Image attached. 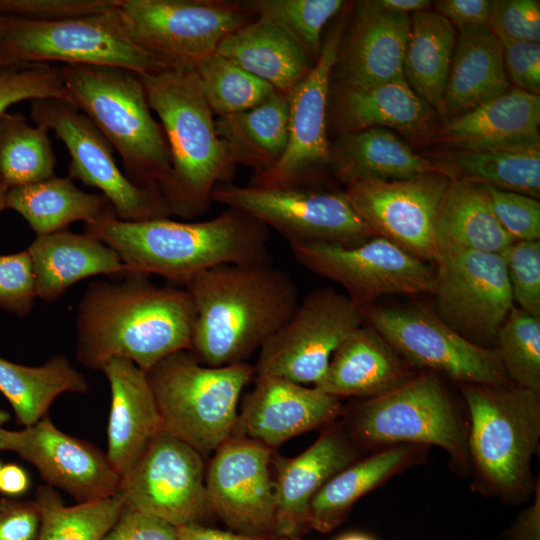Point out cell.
I'll return each mask as SVG.
<instances>
[{
    "label": "cell",
    "instance_id": "cell-8",
    "mask_svg": "<svg viewBox=\"0 0 540 540\" xmlns=\"http://www.w3.org/2000/svg\"><path fill=\"white\" fill-rule=\"evenodd\" d=\"M254 374L245 362L205 365L189 349L164 357L146 372L163 430L203 457L232 436L240 395Z\"/></svg>",
    "mask_w": 540,
    "mask_h": 540
},
{
    "label": "cell",
    "instance_id": "cell-6",
    "mask_svg": "<svg viewBox=\"0 0 540 540\" xmlns=\"http://www.w3.org/2000/svg\"><path fill=\"white\" fill-rule=\"evenodd\" d=\"M362 452L401 444L437 446L457 475L469 478L468 415L443 377L419 371L399 387L363 399L342 423Z\"/></svg>",
    "mask_w": 540,
    "mask_h": 540
},
{
    "label": "cell",
    "instance_id": "cell-43",
    "mask_svg": "<svg viewBox=\"0 0 540 540\" xmlns=\"http://www.w3.org/2000/svg\"><path fill=\"white\" fill-rule=\"evenodd\" d=\"M495 348L509 381L540 395V317L513 307L497 333Z\"/></svg>",
    "mask_w": 540,
    "mask_h": 540
},
{
    "label": "cell",
    "instance_id": "cell-60",
    "mask_svg": "<svg viewBox=\"0 0 540 540\" xmlns=\"http://www.w3.org/2000/svg\"><path fill=\"white\" fill-rule=\"evenodd\" d=\"M8 187L6 183L4 182L1 174H0V212L4 209H6V195L8 192Z\"/></svg>",
    "mask_w": 540,
    "mask_h": 540
},
{
    "label": "cell",
    "instance_id": "cell-7",
    "mask_svg": "<svg viewBox=\"0 0 540 540\" xmlns=\"http://www.w3.org/2000/svg\"><path fill=\"white\" fill-rule=\"evenodd\" d=\"M73 104L116 149L135 185L159 190L171 171L169 147L138 74L109 66L60 67Z\"/></svg>",
    "mask_w": 540,
    "mask_h": 540
},
{
    "label": "cell",
    "instance_id": "cell-12",
    "mask_svg": "<svg viewBox=\"0 0 540 540\" xmlns=\"http://www.w3.org/2000/svg\"><path fill=\"white\" fill-rule=\"evenodd\" d=\"M367 322L417 371L464 383L513 385L496 348L473 344L434 311L418 306L361 307Z\"/></svg>",
    "mask_w": 540,
    "mask_h": 540
},
{
    "label": "cell",
    "instance_id": "cell-2",
    "mask_svg": "<svg viewBox=\"0 0 540 540\" xmlns=\"http://www.w3.org/2000/svg\"><path fill=\"white\" fill-rule=\"evenodd\" d=\"M195 309L190 350L208 366L244 362L290 319L299 303L291 276L269 264H224L183 285Z\"/></svg>",
    "mask_w": 540,
    "mask_h": 540
},
{
    "label": "cell",
    "instance_id": "cell-37",
    "mask_svg": "<svg viewBox=\"0 0 540 540\" xmlns=\"http://www.w3.org/2000/svg\"><path fill=\"white\" fill-rule=\"evenodd\" d=\"M455 44V27L439 13L424 10L411 15L404 77L429 107L442 114Z\"/></svg>",
    "mask_w": 540,
    "mask_h": 540
},
{
    "label": "cell",
    "instance_id": "cell-38",
    "mask_svg": "<svg viewBox=\"0 0 540 540\" xmlns=\"http://www.w3.org/2000/svg\"><path fill=\"white\" fill-rule=\"evenodd\" d=\"M85 377L64 355H55L40 366H24L0 357V392L24 427L39 421L63 393L84 394Z\"/></svg>",
    "mask_w": 540,
    "mask_h": 540
},
{
    "label": "cell",
    "instance_id": "cell-24",
    "mask_svg": "<svg viewBox=\"0 0 540 540\" xmlns=\"http://www.w3.org/2000/svg\"><path fill=\"white\" fill-rule=\"evenodd\" d=\"M101 370L111 390L106 457L122 479L163 430L162 420L145 371L122 357Z\"/></svg>",
    "mask_w": 540,
    "mask_h": 540
},
{
    "label": "cell",
    "instance_id": "cell-58",
    "mask_svg": "<svg viewBox=\"0 0 540 540\" xmlns=\"http://www.w3.org/2000/svg\"><path fill=\"white\" fill-rule=\"evenodd\" d=\"M30 479L27 472L17 464H6L0 471V492L8 496H18L27 491Z\"/></svg>",
    "mask_w": 540,
    "mask_h": 540
},
{
    "label": "cell",
    "instance_id": "cell-17",
    "mask_svg": "<svg viewBox=\"0 0 540 540\" xmlns=\"http://www.w3.org/2000/svg\"><path fill=\"white\" fill-rule=\"evenodd\" d=\"M126 507L176 528L209 510L203 456L162 430L122 478Z\"/></svg>",
    "mask_w": 540,
    "mask_h": 540
},
{
    "label": "cell",
    "instance_id": "cell-3",
    "mask_svg": "<svg viewBox=\"0 0 540 540\" xmlns=\"http://www.w3.org/2000/svg\"><path fill=\"white\" fill-rule=\"evenodd\" d=\"M84 229L113 248L129 274H155L181 285L219 265L272 263L268 228L230 208L200 222H129L110 216Z\"/></svg>",
    "mask_w": 540,
    "mask_h": 540
},
{
    "label": "cell",
    "instance_id": "cell-53",
    "mask_svg": "<svg viewBox=\"0 0 540 540\" xmlns=\"http://www.w3.org/2000/svg\"><path fill=\"white\" fill-rule=\"evenodd\" d=\"M40 524L35 501L0 499V540H37Z\"/></svg>",
    "mask_w": 540,
    "mask_h": 540
},
{
    "label": "cell",
    "instance_id": "cell-27",
    "mask_svg": "<svg viewBox=\"0 0 540 540\" xmlns=\"http://www.w3.org/2000/svg\"><path fill=\"white\" fill-rule=\"evenodd\" d=\"M539 124V95L513 88L447 121L442 137L461 151L536 146Z\"/></svg>",
    "mask_w": 540,
    "mask_h": 540
},
{
    "label": "cell",
    "instance_id": "cell-28",
    "mask_svg": "<svg viewBox=\"0 0 540 540\" xmlns=\"http://www.w3.org/2000/svg\"><path fill=\"white\" fill-rule=\"evenodd\" d=\"M32 259L36 296L53 302L88 277H123L129 271L119 254L96 237L63 230L37 236L27 249Z\"/></svg>",
    "mask_w": 540,
    "mask_h": 540
},
{
    "label": "cell",
    "instance_id": "cell-62",
    "mask_svg": "<svg viewBox=\"0 0 540 540\" xmlns=\"http://www.w3.org/2000/svg\"><path fill=\"white\" fill-rule=\"evenodd\" d=\"M9 420V413L0 409V427H2Z\"/></svg>",
    "mask_w": 540,
    "mask_h": 540
},
{
    "label": "cell",
    "instance_id": "cell-49",
    "mask_svg": "<svg viewBox=\"0 0 540 540\" xmlns=\"http://www.w3.org/2000/svg\"><path fill=\"white\" fill-rule=\"evenodd\" d=\"M487 27L501 43H539L540 2L538 0L492 1Z\"/></svg>",
    "mask_w": 540,
    "mask_h": 540
},
{
    "label": "cell",
    "instance_id": "cell-50",
    "mask_svg": "<svg viewBox=\"0 0 540 540\" xmlns=\"http://www.w3.org/2000/svg\"><path fill=\"white\" fill-rule=\"evenodd\" d=\"M36 297L35 276L29 251L0 255V307L25 316L30 313Z\"/></svg>",
    "mask_w": 540,
    "mask_h": 540
},
{
    "label": "cell",
    "instance_id": "cell-11",
    "mask_svg": "<svg viewBox=\"0 0 540 540\" xmlns=\"http://www.w3.org/2000/svg\"><path fill=\"white\" fill-rule=\"evenodd\" d=\"M117 10L129 37L168 68L194 69L253 19L224 0H119Z\"/></svg>",
    "mask_w": 540,
    "mask_h": 540
},
{
    "label": "cell",
    "instance_id": "cell-59",
    "mask_svg": "<svg viewBox=\"0 0 540 540\" xmlns=\"http://www.w3.org/2000/svg\"><path fill=\"white\" fill-rule=\"evenodd\" d=\"M3 17L0 16V69L4 67H10V66H16V65H22L17 64L13 60L10 59V57L7 55L4 45H3Z\"/></svg>",
    "mask_w": 540,
    "mask_h": 540
},
{
    "label": "cell",
    "instance_id": "cell-13",
    "mask_svg": "<svg viewBox=\"0 0 540 540\" xmlns=\"http://www.w3.org/2000/svg\"><path fill=\"white\" fill-rule=\"evenodd\" d=\"M364 324L362 308L346 294L311 291L261 347L255 373L315 386L338 347Z\"/></svg>",
    "mask_w": 540,
    "mask_h": 540
},
{
    "label": "cell",
    "instance_id": "cell-23",
    "mask_svg": "<svg viewBox=\"0 0 540 540\" xmlns=\"http://www.w3.org/2000/svg\"><path fill=\"white\" fill-rule=\"evenodd\" d=\"M362 453L349 438L343 424L335 421L298 456L276 455L274 534L296 536L308 525L313 497L334 475L361 458Z\"/></svg>",
    "mask_w": 540,
    "mask_h": 540
},
{
    "label": "cell",
    "instance_id": "cell-25",
    "mask_svg": "<svg viewBox=\"0 0 540 540\" xmlns=\"http://www.w3.org/2000/svg\"><path fill=\"white\" fill-rule=\"evenodd\" d=\"M418 372L379 333L364 324L338 347L314 387L339 399H367L399 387Z\"/></svg>",
    "mask_w": 540,
    "mask_h": 540
},
{
    "label": "cell",
    "instance_id": "cell-40",
    "mask_svg": "<svg viewBox=\"0 0 540 540\" xmlns=\"http://www.w3.org/2000/svg\"><path fill=\"white\" fill-rule=\"evenodd\" d=\"M43 126H31L20 113L0 117V174L15 188L55 176L56 158Z\"/></svg>",
    "mask_w": 540,
    "mask_h": 540
},
{
    "label": "cell",
    "instance_id": "cell-36",
    "mask_svg": "<svg viewBox=\"0 0 540 540\" xmlns=\"http://www.w3.org/2000/svg\"><path fill=\"white\" fill-rule=\"evenodd\" d=\"M6 208L20 214L37 236L67 230L76 221L97 222L115 211L102 194L79 189L70 177L56 175L34 184L8 189Z\"/></svg>",
    "mask_w": 540,
    "mask_h": 540
},
{
    "label": "cell",
    "instance_id": "cell-46",
    "mask_svg": "<svg viewBox=\"0 0 540 540\" xmlns=\"http://www.w3.org/2000/svg\"><path fill=\"white\" fill-rule=\"evenodd\" d=\"M513 301L540 317V241H514L502 253Z\"/></svg>",
    "mask_w": 540,
    "mask_h": 540
},
{
    "label": "cell",
    "instance_id": "cell-61",
    "mask_svg": "<svg viewBox=\"0 0 540 540\" xmlns=\"http://www.w3.org/2000/svg\"><path fill=\"white\" fill-rule=\"evenodd\" d=\"M338 540H372L371 538L360 534H349Z\"/></svg>",
    "mask_w": 540,
    "mask_h": 540
},
{
    "label": "cell",
    "instance_id": "cell-32",
    "mask_svg": "<svg viewBox=\"0 0 540 540\" xmlns=\"http://www.w3.org/2000/svg\"><path fill=\"white\" fill-rule=\"evenodd\" d=\"M459 31L444 94V112L454 117L510 89L502 44L489 28Z\"/></svg>",
    "mask_w": 540,
    "mask_h": 540
},
{
    "label": "cell",
    "instance_id": "cell-19",
    "mask_svg": "<svg viewBox=\"0 0 540 540\" xmlns=\"http://www.w3.org/2000/svg\"><path fill=\"white\" fill-rule=\"evenodd\" d=\"M271 460L270 447L243 437L231 436L215 451L205 473L207 501L232 531L274 534L276 496Z\"/></svg>",
    "mask_w": 540,
    "mask_h": 540
},
{
    "label": "cell",
    "instance_id": "cell-47",
    "mask_svg": "<svg viewBox=\"0 0 540 540\" xmlns=\"http://www.w3.org/2000/svg\"><path fill=\"white\" fill-rule=\"evenodd\" d=\"M483 186L496 219L513 242L540 240L538 199L485 184Z\"/></svg>",
    "mask_w": 540,
    "mask_h": 540
},
{
    "label": "cell",
    "instance_id": "cell-48",
    "mask_svg": "<svg viewBox=\"0 0 540 540\" xmlns=\"http://www.w3.org/2000/svg\"><path fill=\"white\" fill-rule=\"evenodd\" d=\"M119 0H0V16L55 22L113 10Z\"/></svg>",
    "mask_w": 540,
    "mask_h": 540
},
{
    "label": "cell",
    "instance_id": "cell-35",
    "mask_svg": "<svg viewBox=\"0 0 540 540\" xmlns=\"http://www.w3.org/2000/svg\"><path fill=\"white\" fill-rule=\"evenodd\" d=\"M334 108L342 133L372 127L416 133L429 119V106L405 77L365 87L340 85Z\"/></svg>",
    "mask_w": 540,
    "mask_h": 540
},
{
    "label": "cell",
    "instance_id": "cell-44",
    "mask_svg": "<svg viewBox=\"0 0 540 540\" xmlns=\"http://www.w3.org/2000/svg\"><path fill=\"white\" fill-rule=\"evenodd\" d=\"M237 3L255 18L286 29L316 60L324 26L345 5L342 0H240Z\"/></svg>",
    "mask_w": 540,
    "mask_h": 540
},
{
    "label": "cell",
    "instance_id": "cell-39",
    "mask_svg": "<svg viewBox=\"0 0 540 540\" xmlns=\"http://www.w3.org/2000/svg\"><path fill=\"white\" fill-rule=\"evenodd\" d=\"M34 501L41 516L37 540H102L126 506L121 490L108 498L67 506L51 486H41Z\"/></svg>",
    "mask_w": 540,
    "mask_h": 540
},
{
    "label": "cell",
    "instance_id": "cell-9",
    "mask_svg": "<svg viewBox=\"0 0 540 540\" xmlns=\"http://www.w3.org/2000/svg\"><path fill=\"white\" fill-rule=\"evenodd\" d=\"M117 7L55 22L3 17L4 49L17 64L109 66L138 75L169 69L129 37Z\"/></svg>",
    "mask_w": 540,
    "mask_h": 540
},
{
    "label": "cell",
    "instance_id": "cell-55",
    "mask_svg": "<svg viewBox=\"0 0 540 540\" xmlns=\"http://www.w3.org/2000/svg\"><path fill=\"white\" fill-rule=\"evenodd\" d=\"M505 540H540V480L531 504L521 510L506 530Z\"/></svg>",
    "mask_w": 540,
    "mask_h": 540
},
{
    "label": "cell",
    "instance_id": "cell-41",
    "mask_svg": "<svg viewBox=\"0 0 540 540\" xmlns=\"http://www.w3.org/2000/svg\"><path fill=\"white\" fill-rule=\"evenodd\" d=\"M453 162L466 179L539 199L540 145L463 150Z\"/></svg>",
    "mask_w": 540,
    "mask_h": 540
},
{
    "label": "cell",
    "instance_id": "cell-42",
    "mask_svg": "<svg viewBox=\"0 0 540 540\" xmlns=\"http://www.w3.org/2000/svg\"><path fill=\"white\" fill-rule=\"evenodd\" d=\"M193 70L210 109L218 116L251 109L277 93L272 85L216 52L202 59Z\"/></svg>",
    "mask_w": 540,
    "mask_h": 540
},
{
    "label": "cell",
    "instance_id": "cell-22",
    "mask_svg": "<svg viewBox=\"0 0 540 540\" xmlns=\"http://www.w3.org/2000/svg\"><path fill=\"white\" fill-rule=\"evenodd\" d=\"M341 412L339 398L314 386L257 376L232 436L255 440L272 449L292 437L330 425Z\"/></svg>",
    "mask_w": 540,
    "mask_h": 540
},
{
    "label": "cell",
    "instance_id": "cell-1",
    "mask_svg": "<svg viewBox=\"0 0 540 540\" xmlns=\"http://www.w3.org/2000/svg\"><path fill=\"white\" fill-rule=\"evenodd\" d=\"M75 317L82 365L102 369L122 357L147 372L164 357L190 350L195 309L185 288L158 286L146 275L130 273L91 282Z\"/></svg>",
    "mask_w": 540,
    "mask_h": 540
},
{
    "label": "cell",
    "instance_id": "cell-33",
    "mask_svg": "<svg viewBox=\"0 0 540 540\" xmlns=\"http://www.w3.org/2000/svg\"><path fill=\"white\" fill-rule=\"evenodd\" d=\"M440 251L472 250L501 254L513 240L496 219L483 184L452 178L435 219Z\"/></svg>",
    "mask_w": 540,
    "mask_h": 540
},
{
    "label": "cell",
    "instance_id": "cell-5",
    "mask_svg": "<svg viewBox=\"0 0 540 540\" xmlns=\"http://www.w3.org/2000/svg\"><path fill=\"white\" fill-rule=\"evenodd\" d=\"M468 415L472 491L517 506L534 494L540 395L515 385L458 384Z\"/></svg>",
    "mask_w": 540,
    "mask_h": 540
},
{
    "label": "cell",
    "instance_id": "cell-29",
    "mask_svg": "<svg viewBox=\"0 0 540 540\" xmlns=\"http://www.w3.org/2000/svg\"><path fill=\"white\" fill-rule=\"evenodd\" d=\"M216 53L282 94H290L316 63L286 29L261 18H255L225 37Z\"/></svg>",
    "mask_w": 540,
    "mask_h": 540
},
{
    "label": "cell",
    "instance_id": "cell-26",
    "mask_svg": "<svg viewBox=\"0 0 540 540\" xmlns=\"http://www.w3.org/2000/svg\"><path fill=\"white\" fill-rule=\"evenodd\" d=\"M343 50L338 51L342 83L365 87L404 77L411 16L372 11L360 1Z\"/></svg>",
    "mask_w": 540,
    "mask_h": 540
},
{
    "label": "cell",
    "instance_id": "cell-52",
    "mask_svg": "<svg viewBox=\"0 0 540 540\" xmlns=\"http://www.w3.org/2000/svg\"><path fill=\"white\" fill-rule=\"evenodd\" d=\"M177 528L125 506L102 540H175Z\"/></svg>",
    "mask_w": 540,
    "mask_h": 540
},
{
    "label": "cell",
    "instance_id": "cell-30",
    "mask_svg": "<svg viewBox=\"0 0 540 540\" xmlns=\"http://www.w3.org/2000/svg\"><path fill=\"white\" fill-rule=\"evenodd\" d=\"M428 451V446L401 444L362 456L334 475L313 497L308 525L319 532L332 531L361 497L393 476L423 463Z\"/></svg>",
    "mask_w": 540,
    "mask_h": 540
},
{
    "label": "cell",
    "instance_id": "cell-15",
    "mask_svg": "<svg viewBox=\"0 0 540 540\" xmlns=\"http://www.w3.org/2000/svg\"><path fill=\"white\" fill-rule=\"evenodd\" d=\"M298 263L341 285L360 307L383 295L434 293L436 268L381 236L355 245L290 244Z\"/></svg>",
    "mask_w": 540,
    "mask_h": 540
},
{
    "label": "cell",
    "instance_id": "cell-14",
    "mask_svg": "<svg viewBox=\"0 0 540 540\" xmlns=\"http://www.w3.org/2000/svg\"><path fill=\"white\" fill-rule=\"evenodd\" d=\"M30 115L36 125L53 130L66 146L68 177L100 190L118 219L138 222L170 215L159 190L133 184L119 169L109 141L73 103L36 99L31 101Z\"/></svg>",
    "mask_w": 540,
    "mask_h": 540
},
{
    "label": "cell",
    "instance_id": "cell-16",
    "mask_svg": "<svg viewBox=\"0 0 540 540\" xmlns=\"http://www.w3.org/2000/svg\"><path fill=\"white\" fill-rule=\"evenodd\" d=\"M435 263V314L473 344L494 348L497 333L514 307L501 254L444 250Z\"/></svg>",
    "mask_w": 540,
    "mask_h": 540
},
{
    "label": "cell",
    "instance_id": "cell-20",
    "mask_svg": "<svg viewBox=\"0 0 540 540\" xmlns=\"http://www.w3.org/2000/svg\"><path fill=\"white\" fill-rule=\"evenodd\" d=\"M0 450L19 455L37 468L51 487L64 490L78 503L108 498L121 487L122 479L106 454L62 432L49 417L21 430L0 427Z\"/></svg>",
    "mask_w": 540,
    "mask_h": 540
},
{
    "label": "cell",
    "instance_id": "cell-31",
    "mask_svg": "<svg viewBox=\"0 0 540 540\" xmlns=\"http://www.w3.org/2000/svg\"><path fill=\"white\" fill-rule=\"evenodd\" d=\"M329 164L345 184L405 179L427 173L452 177L449 168L416 154L396 133L382 127L342 133L330 147Z\"/></svg>",
    "mask_w": 540,
    "mask_h": 540
},
{
    "label": "cell",
    "instance_id": "cell-45",
    "mask_svg": "<svg viewBox=\"0 0 540 540\" xmlns=\"http://www.w3.org/2000/svg\"><path fill=\"white\" fill-rule=\"evenodd\" d=\"M43 98L73 103L60 67L31 63L0 69V117L15 103Z\"/></svg>",
    "mask_w": 540,
    "mask_h": 540
},
{
    "label": "cell",
    "instance_id": "cell-51",
    "mask_svg": "<svg viewBox=\"0 0 540 540\" xmlns=\"http://www.w3.org/2000/svg\"><path fill=\"white\" fill-rule=\"evenodd\" d=\"M507 77L529 93L540 94V44L538 42L501 43Z\"/></svg>",
    "mask_w": 540,
    "mask_h": 540
},
{
    "label": "cell",
    "instance_id": "cell-18",
    "mask_svg": "<svg viewBox=\"0 0 540 540\" xmlns=\"http://www.w3.org/2000/svg\"><path fill=\"white\" fill-rule=\"evenodd\" d=\"M452 177L427 173L396 180H360L346 184V198L376 236L422 260L436 261L435 219Z\"/></svg>",
    "mask_w": 540,
    "mask_h": 540
},
{
    "label": "cell",
    "instance_id": "cell-21",
    "mask_svg": "<svg viewBox=\"0 0 540 540\" xmlns=\"http://www.w3.org/2000/svg\"><path fill=\"white\" fill-rule=\"evenodd\" d=\"M344 20L330 30L314 67L289 94L288 139L281 159L267 172L254 175L251 185L304 184L312 170L329 164L326 111Z\"/></svg>",
    "mask_w": 540,
    "mask_h": 540
},
{
    "label": "cell",
    "instance_id": "cell-10",
    "mask_svg": "<svg viewBox=\"0 0 540 540\" xmlns=\"http://www.w3.org/2000/svg\"><path fill=\"white\" fill-rule=\"evenodd\" d=\"M212 202L228 206L271 227L290 244L328 242L355 245L376 236L344 192L305 184L217 185Z\"/></svg>",
    "mask_w": 540,
    "mask_h": 540
},
{
    "label": "cell",
    "instance_id": "cell-56",
    "mask_svg": "<svg viewBox=\"0 0 540 540\" xmlns=\"http://www.w3.org/2000/svg\"><path fill=\"white\" fill-rule=\"evenodd\" d=\"M276 537L274 534L249 535L212 529L192 523L178 527L175 540H274Z\"/></svg>",
    "mask_w": 540,
    "mask_h": 540
},
{
    "label": "cell",
    "instance_id": "cell-4",
    "mask_svg": "<svg viewBox=\"0 0 540 540\" xmlns=\"http://www.w3.org/2000/svg\"><path fill=\"white\" fill-rule=\"evenodd\" d=\"M151 110L160 119L171 171L160 185L170 214L197 217L212 203L217 185L230 183L234 166L215 130V119L193 69L139 75Z\"/></svg>",
    "mask_w": 540,
    "mask_h": 540
},
{
    "label": "cell",
    "instance_id": "cell-34",
    "mask_svg": "<svg viewBox=\"0 0 540 540\" xmlns=\"http://www.w3.org/2000/svg\"><path fill=\"white\" fill-rule=\"evenodd\" d=\"M289 94L276 93L251 109L218 116L215 130L231 164L251 168L255 175L272 169L288 139Z\"/></svg>",
    "mask_w": 540,
    "mask_h": 540
},
{
    "label": "cell",
    "instance_id": "cell-54",
    "mask_svg": "<svg viewBox=\"0 0 540 540\" xmlns=\"http://www.w3.org/2000/svg\"><path fill=\"white\" fill-rule=\"evenodd\" d=\"M490 0H440L435 2L437 13L459 29L487 26L491 11Z\"/></svg>",
    "mask_w": 540,
    "mask_h": 540
},
{
    "label": "cell",
    "instance_id": "cell-57",
    "mask_svg": "<svg viewBox=\"0 0 540 540\" xmlns=\"http://www.w3.org/2000/svg\"><path fill=\"white\" fill-rule=\"evenodd\" d=\"M360 3L375 12L407 16L424 11L431 5L428 0H364Z\"/></svg>",
    "mask_w": 540,
    "mask_h": 540
},
{
    "label": "cell",
    "instance_id": "cell-63",
    "mask_svg": "<svg viewBox=\"0 0 540 540\" xmlns=\"http://www.w3.org/2000/svg\"><path fill=\"white\" fill-rule=\"evenodd\" d=\"M274 540H302L297 536H277Z\"/></svg>",
    "mask_w": 540,
    "mask_h": 540
},
{
    "label": "cell",
    "instance_id": "cell-64",
    "mask_svg": "<svg viewBox=\"0 0 540 540\" xmlns=\"http://www.w3.org/2000/svg\"><path fill=\"white\" fill-rule=\"evenodd\" d=\"M1 468H2V466H1V464H0V471H1Z\"/></svg>",
    "mask_w": 540,
    "mask_h": 540
}]
</instances>
